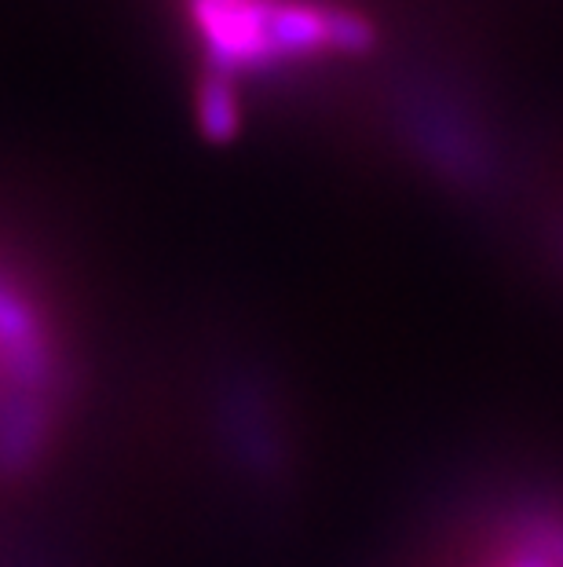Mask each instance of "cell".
I'll return each instance as SVG.
<instances>
[{
	"label": "cell",
	"instance_id": "4",
	"mask_svg": "<svg viewBox=\"0 0 563 567\" xmlns=\"http://www.w3.org/2000/svg\"><path fill=\"white\" fill-rule=\"evenodd\" d=\"M509 567H556V564L549 560V553H545V549H526V553H520V557L512 560Z\"/></svg>",
	"mask_w": 563,
	"mask_h": 567
},
{
	"label": "cell",
	"instance_id": "5",
	"mask_svg": "<svg viewBox=\"0 0 563 567\" xmlns=\"http://www.w3.org/2000/svg\"><path fill=\"white\" fill-rule=\"evenodd\" d=\"M545 553H549V560H553L556 567H563V530H556L553 538H549V546H545Z\"/></svg>",
	"mask_w": 563,
	"mask_h": 567
},
{
	"label": "cell",
	"instance_id": "2",
	"mask_svg": "<svg viewBox=\"0 0 563 567\" xmlns=\"http://www.w3.org/2000/svg\"><path fill=\"white\" fill-rule=\"evenodd\" d=\"M198 122L206 128L209 140H231L238 125H242V114H238V92L223 74L206 78V84H201Z\"/></svg>",
	"mask_w": 563,
	"mask_h": 567
},
{
	"label": "cell",
	"instance_id": "3",
	"mask_svg": "<svg viewBox=\"0 0 563 567\" xmlns=\"http://www.w3.org/2000/svg\"><path fill=\"white\" fill-rule=\"evenodd\" d=\"M38 400H19L4 406L0 417V465L4 462H27L33 457V446L41 440V417H38Z\"/></svg>",
	"mask_w": 563,
	"mask_h": 567
},
{
	"label": "cell",
	"instance_id": "1",
	"mask_svg": "<svg viewBox=\"0 0 563 567\" xmlns=\"http://www.w3.org/2000/svg\"><path fill=\"white\" fill-rule=\"evenodd\" d=\"M274 4L279 0H190V16L220 66H257L274 59Z\"/></svg>",
	"mask_w": 563,
	"mask_h": 567
}]
</instances>
